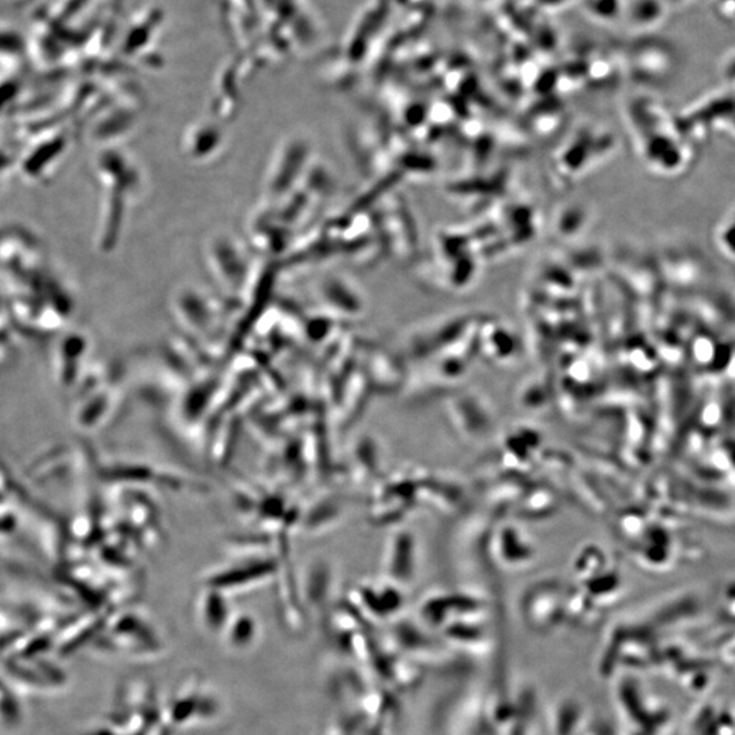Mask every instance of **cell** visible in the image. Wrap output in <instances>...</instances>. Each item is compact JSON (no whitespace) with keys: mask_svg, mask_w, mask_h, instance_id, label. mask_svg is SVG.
<instances>
[{"mask_svg":"<svg viewBox=\"0 0 735 735\" xmlns=\"http://www.w3.org/2000/svg\"><path fill=\"white\" fill-rule=\"evenodd\" d=\"M486 713L492 735H540L538 701L532 688L524 686L516 696L505 691L486 696Z\"/></svg>","mask_w":735,"mask_h":735,"instance_id":"6da1fadb","label":"cell"},{"mask_svg":"<svg viewBox=\"0 0 735 735\" xmlns=\"http://www.w3.org/2000/svg\"><path fill=\"white\" fill-rule=\"evenodd\" d=\"M594 718L575 697H564L554 704L550 714L552 735H581Z\"/></svg>","mask_w":735,"mask_h":735,"instance_id":"7a4b0ae2","label":"cell"},{"mask_svg":"<svg viewBox=\"0 0 735 735\" xmlns=\"http://www.w3.org/2000/svg\"><path fill=\"white\" fill-rule=\"evenodd\" d=\"M581 735H616V734H614L611 725H608L607 722L602 719H593L592 723H590L586 731H584Z\"/></svg>","mask_w":735,"mask_h":735,"instance_id":"3957f363","label":"cell"}]
</instances>
